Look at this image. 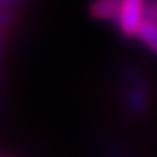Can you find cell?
<instances>
[{"label":"cell","mask_w":157,"mask_h":157,"mask_svg":"<svg viewBox=\"0 0 157 157\" xmlns=\"http://www.w3.org/2000/svg\"><path fill=\"white\" fill-rule=\"evenodd\" d=\"M121 2L122 0H92L89 5V13L95 20L115 24L121 10Z\"/></svg>","instance_id":"obj_3"},{"label":"cell","mask_w":157,"mask_h":157,"mask_svg":"<svg viewBox=\"0 0 157 157\" xmlns=\"http://www.w3.org/2000/svg\"><path fill=\"white\" fill-rule=\"evenodd\" d=\"M18 18V12L13 9H7V7H0V27L12 30V27H15Z\"/></svg>","instance_id":"obj_5"},{"label":"cell","mask_w":157,"mask_h":157,"mask_svg":"<svg viewBox=\"0 0 157 157\" xmlns=\"http://www.w3.org/2000/svg\"><path fill=\"white\" fill-rule=\"evenodd\" d=\"M29 3V0H0V7H7V9L13 10H22Z\"/></svg>","instance_id":"obj_8"},{"label":"cell","mask_w":157,"mask_h":157,"mask_svg":"<svg viewBox=\"0 0 157 157\" xmlns=\"http://www.w3.org/2000/svg\"><path fill=\"white\" fill-rule=\"evenodd\" d=\"M145 0H122L119 17L114 27H117L119 33L124 39H136L139 27L144 20Z\"/></svg>","instance_id":"obj_2"},{"label":"cell","mask_w":157,"mask_h":157,"mask_svg":"<svg viewBox=\"0 0 157 157\" xmlns=\"http://www.w3.org/2000/svg\"><path fill=\"white\" fill-rule=\"evenodd\" d=\"M0 157H12V155H0Z\"/></svg>","instance_id":"obj_9"},{"label":"cell","mask_w":157,"mask_h":157,"mask_svg":"<svg viewBox=\"0 0 157 157\" xmlns=\"http://www.w3.org/2000/svg\"><path fill=\"white\" fill-rule=\"evenodd\" d=\"M149 50H152L157 55V24L149 18H144L139 27V32H137V37Z\"/></svg>","instance_id":"obj_4"},{"label":"cell","mask_w":157,"mask_h":157,"mask_svg":"<svg viewBox=\"0 0 157 157\" xmlns=\"http://www.w3.org/2000/svg\"><path fill=\"white\" fill-rule=\"evenodd\" d=\"M9 29L0 27V72H3L7 59V48H9Z\"/></svg>","instance_id":"obj_6"},{"label":"cell","mask_w":157,"mask_h":157,"mask_svg":"<svg viewBox=\"0 0 157 157\" xmlns=\"http://www.w3.org/2000/svg\"><path fill=\"white\" fill-rule=\"evenodd\" d=\"M144 17L157 24V0H145Z\"/></svg>","instance_id":"obj_7"},{"label":"cell","mask_w":157,"mask_h":157,"mask_svg":"<svg viewBox=\"0 0 157 157\" xmlns=\"http://www.w3.org/2000/svg\"><path fill=\"white\" fill-rule=\"evenodd\" d=\"M152 82L137 65L124 63L119 67V94L125 112L134 119L147 117L152 107Z\"/></svg>","instance_id":"obj_1"}]
</instances>
